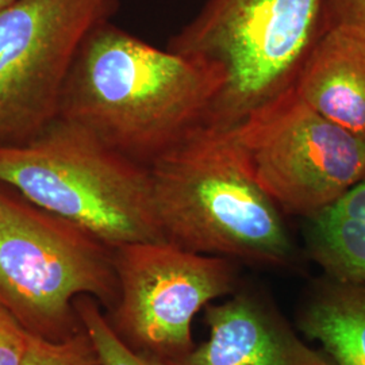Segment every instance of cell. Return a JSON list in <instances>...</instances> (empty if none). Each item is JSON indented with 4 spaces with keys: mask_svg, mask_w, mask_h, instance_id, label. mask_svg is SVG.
I'll return each mask as SVG.
<instances>
[{
    "mask_svg": "<svg viewBox=\"0 0 365 365\" xmlns=\"http://www.w3.org/2000/svg\"><path fill=\"white\" fill-rule=\"evenodd\" d=\"M149 172L167 242L267 267L292 260L280 207L249 172L230 130L196 129Z\"/></svg>",
    "mask_w": 365,
    "mask_h": 365,
    "instance_id": "cell-2",
    "label": "cell"
},
{
    "mask_svg": "<svg viewBox=\"0 0 365 365\" xmlns=\"http://www.w3.org/2000/svg\"><path fill=\"white\" fill-rule=\"evenodd\" d=\"M230 133L255 180L291 214L312 218L365 178V135L314 111L292 86Z\"/></svg>",
    "mask_w": 365,
    "mask_h": 365,
    "instance_id": "cell-6",
    "label": "cell"
},
{
    "mask_svg": "<svg viewBox=\"0 0 365 365\" xmlns=\"http://www.w3.org/2000/svg\"><path fill=\"white\" fill-rule=\"evenodd\" d=\"M322 0H207L168 49L221 71L207 125L230 130L294 83L319 34Z\"/></svg>",
    "mask_w": 365,
    "mask_h": 365,
    "instance_id": "cell-4",
    "label": "cell"
},
{
    "mask_svg": "<svg viewBox=\"0 0 365 365\" xmlns=\"http://www.w3.org/2000/svg\"><path fill=\"white\" fill-rule=\"evenodd\" d=\"M76 309L102 365H172L161 357L130 346L91 299L80 300L76 303Z\"/></svg>",
    "mask_w": 365,
    "mask_h": 365,
    "instance_id": "cell-13",
    "label": "cell"
},
{
    "mask_svg": "<svg viewBox=\"0 0 365 365\" xmlns=\"http://www.w3.org/2000/svg\"><path fill=\"white\" fill-rule=\"evenodd\" d=\"M113 249L76 225L0 194V306L43 339L73 334L71 302L118 298Z\"/></svg>",
    "mask_w": 365,
    "mask_h": 365,
    "instance_id": "cell-5",
    "label": "cell"
},
{
    "mask_svg": "<svg viewBox=\"0 0 365 365\" xmlns=\"http://www.w3.org/2000/svg\"><path fill=\"white\" fill-rule=\"evenodd\" d=\"M16 1L18 0H0V13L7 10L10 6H13L14 3H16Z\"/></svg>",
    "mask_w": 365,
    "mask_h": 365,
    "instance_id": "cell-17",
    "label": "cell"
},
{
    "mask_svg": "<svg viewBox=\"0 0 365 365\" xmlns=\"http://www.w3.org/2000/svg\"><path fill=\"white\" fill-rule=\"evenodd\" d=\"M309 227V248L327 277L365 284V220L314 215Z\"/></svg>",
    "mask_w": 365,
    "mask_h": 365,
    "instance_id": "cell-12",
    "label": "cell"
},
{
    "mask_svg": "<svg viewBox=\"0 0 365 365\" xmlns=\"http://www.w3.org/2000/svg\"><path fill=\"white\" fill-rule=\"evenodd\" d=\"M346 27L365 37V0H322L319 31Z\"/></svg>",
    "mask_w": 365,
    "mask_h": 365,
    "instance_id": "cell-15",
    "label": "cell"
},
{
    "mask_svg": "<svg viewBox=\"0 0 365 365\" xmlns=\"http://www.w3.org/2000/svg\"><path fill=\"white\" fill-rule=\"evenodd\" d=\"M292 88L341 128L365 135V37L346 27L321 30Z\"/></svg>",
    "mask_w": 365,
    "mask_h": 365,
    "instance_id": "cell-10",
    "label": "cell"
},
{
    "mask_svg": "<svg viewBox=\"0 0 365 365\" xmlns=\"http://www.w3.org/2000/svg\"><path fill=\"white\" fill-rule=\"evenodd\" d=\"M300 330L333 365H365V284L327 279L300 314Z\"/></svg>",
    "mask_w": 365,
    "mask_h": 365,
    "instance_id": "cell-11",
    "label": "cell"
},
{
    "mask_svg": "<svg viewBox=\"0 0 365 365\" xmlns=\"http://www.w3.org/2000/svg\"><path fill=\"white\" fill-rule=\"evenodd\" d=\"M118 0H18L0 13V145L24 144L60 114L78 51Z\"/></svg>",
    "mask_w": 365,
    "mask_h": 365,
    "instance_id": "cell-7",
    "label": "cell"
},
{
    "mask_svg": "<svg viewBox=\"0 0 365 365\" xmlns=\"http://www.w3.org/2000/svg\"><path fill=\"white\" fill-rule=\"evenodd\" d=\"M113 259L119 288L113 327L134 349L167 361L195 348L196 314L235 286L232 260L167 241L122 245Z\"/></svg>",
    "mask_w": 365,
    "mask_h": 365,
    "instance_id": "cell-8",
    "label": "cell"
},
{
    "mask_svg": "<svg viewBox=\"0 0 365 365\" xmlns=\"http://www.w3.org/2000/svg\"><path fill=\"white\" fill-rule=\"evenodd\" d=\"M223 83L215 66L161 51L107 21L80 48L58 118L149 168L207 125Z\"/></svg>",
    "mask_w": 365,
    "mask_h": 365,
    "instance_id": "cell-1",
    "label": "cell"
},
{
    "mask_svg": "<svg viewBox=\"0 0 365 365\" xmlns=\"http://www.w3.org/2000/svg\"><path fill=\"white\" fill-rule=\"evenodd\" d=\"M24 365H102L86 330L53 341L29 333Z\"/></svg>",
    "mask_w": 365,
    "mask_h": 365,
    "instance_id": "cell-14",
    "label": "cell"
},
{
    "mask_svg": "<svg viewBox=\"0 0 365 365\" xmlns=\"http://www.w3.org/2000/svg\"><path fill=\"white\" fill-rule=\"evenodd\" d=\"M209 339L172 365H333L261 300L237 294L209 304Z\"/></svg>",
    "mask_w": 365,
    "mask_h": 365,
    "instance_id": "cell-9",
    "label": "cell"
},
{
    "mask_svg": "<svg viewBox=\"0 0 365 365\" xmlns=\"http://www.w3.org/2000/svg\"><path fill=\"white\" fill-rule=\"evenodd\" d=\"M29 331L0 306V365H24Z\"/></svg>",
    "mask_w": 365,
    "mask_h": 365,
    "instance_id": "cell-16",
    "label": "cell"
},
{
    "mask_svg": "<svg viewBox=\"0 0 365 365\" xmlns=\"http://www.w3.org/2000/svg\"><path fill=\"white\" fill-rule=\"evenodd\" d=\"M0 182L108 248L165 241L149 168L63 118L24 144L0 145Z\"/></svg>",
    "mask_w": 365,
    "mask_h": 365,
    "instance_id": "cell-3",
    "label": "cell"
}]
</instances>
